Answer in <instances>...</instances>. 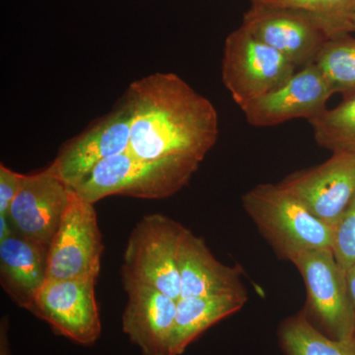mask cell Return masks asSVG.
Segmentation results:
<instances>
[{"label": "cell", "mask_w": 355, "mask_h": 355, "mask_svg": "<svg viewBox=\"0 0 355 355\" xmlns=\"http://www.w3.org/2000/svg\"><path fill=\"white\" fill-rule=\"evenodd\" d=\"M48 279V249L13 234L0 241V284L13 302L29 311Z\"/></svg>", "instance_id": "obj_16"}, {"label": "cell", "mask_w": 355, "mask_h": 355, "mask_svg": "<svg viewBox=\"0 0 355 355\" xmlns=\"http://www.w3.org/2000/svg\"><path fill=\"white\" fill-rule=\"evenodd\" d=\"M318 144L331 153L355 155V92L309 121Z\"/></svg>", "instance_id": "obj_18"}, {"label": "cell", "mask_w": 355, "mask_h": 355, "mask_svg": "<svg viewBox=\"0 0 355 355\" xmlns=\"http://www.w3.org/2000/svg\"><path fill=\"white\" fill-rule=\"evenodd\" d=\"M246 300L230 295L180 298L169 355L183 354L207 329L241 309Z\"/></svg>", "instance_id": "obj_17"}, {"label": "cell", "mask_w": 355, "mask_h": 355, "mask_svg": "<svg viewBox=\"0 0 355 355\" xmlns=\"http://www.w3.org/2000/svg\"><path fill=\"white\" fill-rule=\"evenodd\" d=\"M291 261L304 282L311 310L331 338H354L355 310L347 272L338 265L333 250L324 248L300 252Z\"/></svg>", "instance_id": "obj_8"}, {"label": "cell", "mask_w": 355, "mask_h": 355, "mask_svg": "<svg viewBox=\"0 0 355 355\" xmlns=\"http://www.w3.org/2000/svg\"><path fill=\"white\" fill-rule=\"evenodd\" d=\"M130 109L128 151L147 160L202 163L219 137L211 101L173 72H156L130 84L123 96Z\"/></svg>", "instance_id": "obj_1"}, {"label": "cell", "mask_w": 355, "mask_h": 355, "mask_svg": "<svg viewBox=\"0 0 355 355\" xmlns=\"http://www.w3.org/2000/svg\"><path fill=\"white\" fill-rule=\"evenodd\" d=\"M104 251L94 205L73 190L48 250V279H94Z\"/></svg>", "instance_id": "obj_7"}, {"label": "cell", "mask_w": 355, "mask_h": 355, "mask_svg": "<svg viewBox=\"0 0 355 355\" xmlns=\"http://www.w3.org/2000/svg\"><path fill=\"white\" fill-rule=\"evenodd\" d=\"M350 30H352V33H355V16L350 22Z\"/></svg>", "instance_id": "obj_27"}, {"label": "cell", "mask_w": 355, "mask_h": 355, "mask_svg": "<svg viewBox=\"0 0 355 355\" xmlns=\"http://www.w3.org/2000/svg\"><path fill=\"white\" fill-rule=\"evenodd\" d=\"M95 284L94 279H46L29 311L57 335L93 345L101 335Z\"/></svg>", "instance_id": "obj_9"}, {"label": "cell", "mask_w": 355, "mask_h": 355, "mask_svg": "<svg viewBox=\"0 0 355 355\" xmlns=\"http://www.w3.org/2000/svg\"><path fill=\"white\" fill-rule=\"evenodd\" d=\"M130 139V109L121 98L108 114L64 144L51 166L74 188L105 159L125 153Z\"/></svg>", "instance_id": "obj_12"}, {"label": "cell", "mask_w": 355, "mask_h": 355, "mask_svg": "<svg viewBox=\"0 0 355 355\" xmlns=\"http://www.w3.org/2000/svg\"><path fill=\"white\" fill-rule=\"evenodd\" d=\"M25 175L0 165V216H8L11 205L24 183Z\"/></svg>", "instance_id": "obj_23"}, {"label": "cell", "mask_w": 355, "mask_h": 355, "mask_svg": "<svg viewBox=\"0 0 355 355\" xmlns=\"http://www.w3.org/2000/svg\"><path fill=\"white\" fill-rule=\"evenodd\" d=\"M315 64L330 84L334 94L355 92V38L350 34L327 41Z\"/></svg>", "instance_id": "obj_20"}, {"label": "cell", "mask_w": 355, "mask_h": 355, "mask_svg": "<svg viewBox=\"0 0 355 355\" xmlns=\"http://www.w3.org/2000/svg\"><path fill=\"white\" fill-rule=\"evenodd\" d=\"M241 27L298 69L315 64L328 40L342 36L330 21L296 9L251 3Z\"/></svg>", "instance_id": "obj_5"}, {"label": "cell", "mask_w": 355, "mask_h": 355, "mask_svg": "<svg viewBox=\"0 0 355 355\" xmlns=\"http://www.w3.org/2000/svg\"><path fill=\"white\" fill-rule=\"evenodd\" d=\"M334 95L316 64L296 70L286 83L254 100L242 112L252 127H275L296 119L312 120L327 110Z\"/></svg>", "instance_id": "obj_13"}, {"label": "cell", "mask_w": 355, "mask_h": 355, "mask_svg": "<svg viewBox=\"0 0 355 355\" xmlns=\"http://www.w3.org/2000/svg\"><path fill=\"white\" fill-rule=\"evenodd\" d=\"M7 330H8V319L7 317H3L0 324V355H11Z\"/></svg>", "instance_id": "obj_24"}, {"label": "cell", "mask_w": 355, "mask_h": 355, "mask_svg": "<svg viewBox=\"0 0 355 355\" xmlns=\"http://www.w3.org/2000/svg\"><path fill=\"white\" fill-rule=\"evenodd\" d=\"M243 207L275 253L291 261L308 250L333 247L334 228L279 184H261L242 198Z\"/></svg>", "instance_id": "obj_3"}, {"label": "cell", "mask_w": 355, "mask_h": 355, "mask_svg": "<svg viewBox=\"0 0 355 355\" xmlns=\"http://www.w3.org/2000/svg\"><path fill=\"white\" fill-rule=\"evenodd\" d=\"M277 184L334 228L355 198V155L333 153L322 164L288 175Z\"/></svg>", "instance_id": "obj_11"}, {"label": "cell", "mask_w": 355, "mask_h": 355, "mask_svg": "<svg viewBox=\"0 0 355 355\" xmlns=\"http://www.w3.org/2000/svg\"><path fill=\"white\" fill-rule=\"evenodd\" d=\"M123 286L128 294L121 316L123 333L144 355H169L177 300L144 284Z\"/></svg>", "instance_id": "obj_14"}, {"label": "cell", "mask_w": 355, "mask_h": 355, "mask_svg": "<svg viewBox=\"0 0 355 355\" xmlns=\"http://www.w3.org/2000/svg\"><path fill=\"white\" fill-rule=\"evenodd\" d=\"M251 3L286 7L330 21L343 35L352 34L350 22L355 16V0H250Z\"/></svg>", "instance_id": "obj_21"}, {"label": "cell", "mask_w": 355, "mask_h": 355, "mask_svg": "<svg viewBox=\"0 0 355 355\" xmlns=\"http://www.w3.org/2000/svg\"><path fill=\"white\" fill-rule=\"evenodd\" d=\"M181 297L230 295L247 299L239 270L214 258L203 238L187 230L178 256Z\"/></svg>", "instance_id": "obj_15"}, {"label": "cell", "mask_w": 355, "mask_h": 355, "mask_svg": "<svg viewBox=\"0 0 355 355\" xmlns=\"http://www.w3.org/2000/svg\"><path fill=\"white\" fill-rule=\"evenodd\" d=\"M188 228L160 214L137 222L128 237L121 266V282L144 284L179 300L178 256Z\"/></svg>", "instance_id": "obj_4"}, {"label": "cell", "mask_w": 355, "mask_h": 355, "mask_svg": "<svg viewBox=\"0 0 355 355\" xmlns=\"http://www.w3.org/2000/svg\"><path fill=\"white\" fill-rule=\"evenodd\" d=\"M72 193L73 189L51 164L36 174L25 175L7 216L14 232L49 250Z\"/></svg>", "instance_id": "obj_10"}, {"label": "cell", "mask_w": 355, "mask_h": 355, "mask_svg": "<svg viewBox=\"0 0 355 355\" xmlns=\"http://www.w3.org/2000/svg\"><path fill=\"white\" fill-rule=\"evenodd\" d=\"M347 284H349L350 297L355 310V263L347 272Z\"/></svg>", "instance_id": "obj_26"}, {"label": "cell", "mask_w": 355, "mask_h": 355, "mask_svg": "<svg viewBox=\"0 0 355 355\" xmlns=\"http://www.w3.org/2000/svg\"><path fill=\"white\" fill-rule=\"evenodd\" d=\"M200 165L182 159L147 160L127 150L105 159L72 189L93 205L111 196L164 200L184 188Z\"/></svg>", "instance_id": "obj_2"}, {"label": "cell", "mask_w": 355, "mask_h": 355, "mask_svg": "<svg viewBox=\"0 0 355 355\" xmlns=\"http://www.w3.org/2000/svg\"><path fill=\"white\" fill-rule=\"evenodd\" d=\"M334 256L343 270L355 263V198L334 227Z\"/></svg>", "instance_id": "obj_22"}, {"label": "cell", "mask_w": 355, "mask_h": 355, "mask_svg": "<svg viewBox=\"0 0 355 355\" xmlns=\"http://www.w3.org/2000/svg\"><path fill=\"white\" fill-rule=\"evenodd\" d=\"M280 342L288 355H355V336L345 340L328 338L303 315L282 324Z\"/></svg>", "instance_id": "obj_19"}, {"label": "cell", "mask_w": 355, "mask_h": 355, "mask_svg": "<svg viewBox=\"0 0 355 355\" xmlns=\"http://www.w3.org/2000/svg\"><path fill=\"white\" fill-rule=\"evenodd\" d=\"M296 70L297 67L282 53L241 26L225 40L222 81L241 110L282 85Z\"/></svg>", "instance_id": "obj_6"}, {"label": "cell", "mask_w": 355, "mask_h": 355, "mask_svg": "<svg viewBox=\"0 0 355 355\" xmlns=\"http://www.w3.org/2000/svg\"><path fill=\"white\" fill-rule=\"evenodd\" d=\"M15 234L12 226H11L10 221L8 220L6 216H0V241L6 239Z\"/></svg>", "instance_id": "obj_25"}]
</instances>
